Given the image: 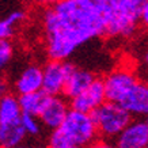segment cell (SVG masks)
Returning <instances> with one entry per match:
<instances>
[{"instance_id": "cell-1", "label": "cell", "mask_w": 148, "mask_h": 148, "mask_svg": "<svg viewBox=\"0 0 148 148\" xmlns=\"http://www.w3.org/2000/svg\"><path fill=\"white\" fill-rule=\"evenodd\" d=\"M46 53L50 60H67L82 45L105 36L106 22L101 14L76 0H60L42 16Z\"/></svg>"}, {"instance_id": "cell-2", "label": "cell", "mask_w": 148, "mask_h": 148, "mask_svg": "<svg viewBox=\"0 0 148 148\" xmlns=\"http://www.w3.org/2000/svg\"><path fill=\"white\" fill-rule=\"evenodd\" d=\"M98 136L90 113L69 109L61 125L52 130L49 136L50 148H80L94 143Z\"/></svg>"}, {"instance_id": "cell-3", "label": "cell", "mask_w": 148, "mask_h": 148, "mask_svg": "<svg viewBox=\"0 0 148 148\" xmlns=\"http://www.w3.org/2000/svg\"><path fill=\"white\" fill-rule=\"evenodd\" d=\"M90 116L94 121L97 130L105 139L114 140L120 132L132 121V114L117 102H105L90 112Z\"/></svg>"}, {"instance_id": "cell-4", "label": "cell", "mask_w": 148, "mask_h": 148, "mask_svg": "<svg viewBox=\"0 0 148 148\" xmlns=\"http://www.w3.org/2000/svg\"><path fill=\"white\" fill-rule=\"evenodd\" d=\"M75 67L76 65L65 60H50L42 69L41 90L48 95H61L68 75Z\"/></svg>"}, {"instance_id": "cell-5", "label": "cell", "mask_w": 148, "mask_h": 148, "mask_svg": "<svg viewBox=\"0 0 148 148\" xmlns=\"http://www.w3.org/2000/svg\"><path fill=\"white\" fill-rule=\"evenodd\" d=\"M105 101H106V97H105L103 80L95 77L84 91L71 98L69 106L72 110H76V112L90 113L98 106H101Z\"/></svg>"}, {"instance_id": "cell-6", "label": "cell", "mask_w": 148, "mask_h": 148, "mask_svg": "<svg viewBox=\"0 0 148 148\" xmlns=\"http://www.w3.org/2000/svg\"><path fill=\"white\" fill-rule=\"evenodd\" d=\"M136 82H137V77L126 69H118L109 73L103 79L106 101L118 103Z\"/></svg>"}, {"instance_id": "cell-7", "label": "cell", "mask_w": 148, "mask_h": 148, "mask_svg": "<svg viewBox=\"0 0 148 148\" xmlns=\"http://www.w3.org/2000/svg\"><path fill=\"white\" fill-rule=\"evenodd\" d=\"M118 148H145L148 147V125L145 121H130L114 137Z\"/></svg>"}, {"instance_id": "cell-8", "label": "cell", "mask_w": 148, "mask_h": 148, "mask_svg": "<svg viewBox=\"0 0 148 148\" xmlns=\"http://www.w3.org/2000/svg\"><path fill=\"white\" fill-rule=\"evenodd\" d=\"M68 112H69V106L61 95H49L45 106L38 114V120L41 125L53 130L61 125Z\"/></svg>"}, {"instance_id": "cell-9", "label": "cell", "mask_w": 148, "mask_h": 148, "mask_svg": "<svg viewBox=\"0 0 148 148\" xmlns=\"http://www.w3.org/2000/svg\"><path fill=\"white\" fill-rule=\"evenodd\" d=\"M118 103L132 116H148V83L137 80Z\"/></svg>"}, {"instance_id": "cell-10", "label": "cell", "mask_w": 148, "mask_h": 148, "mask_svg": "<svg viewBox=\"0 0 148 148\" xmlns=\"http://www.w3.org/2000/svg\"><path fill=\"white\" fill-rule=\"evenodd\" d=\"M95 79V76L87 69H80V68H73V71L68 75L65 84L63 88V94L67 98H73L77 94H80L82 91H84L91 82Z\"/></svg>"}, {"instance_id": "cell-11", "label": "cell", "mask_w": 148, "mask_h": 148, "mask_svg": "<svg viewBox=\"0 0 148 148\" xmlns=\"http://www.w3.org/2000/svg\"><path fill=\"white\" fill-rule=\"evenodd\" d=\"M42 87V68L38 65H27L15 80V91L21 94L33 92Z\"/></svg>"}, {"instance_id": "cell-12", "label": "cell", "mask_w": 148, "mask_h": 148, "mask_svg": "<svg viewBox=\"0 0 148 148\" xmlns=\"http://www.w3.org/2000/svg\"><path fill=\"white\" fill-rule=\"evenodd\" d=\"M27 135L25 133L21 120L11 124H0V147L15 148L25 141Z\"/></svg>"}, {"instance_id": "cell-13", "label": "cell", "mask_w": 148, "mask_h": 148, "mask_svg": "<svg viewBox=\"0 0 148 148\" xmlns=\"http://www.w3.org/2000/svg\"><path fill=\"white\" fill-rule=\"evenodd\" d=\"M48 98H49V95L46 92H44L42 90H37L33 92L21 94L18 97V101L22 113H27V114H33V116L38 117L42 108L45 106Z\"/></svg>"}, {"instance_id": "cell-14", "label": "cell", "mask_w": 148, "mask_h": 148, "mask_svg": "<svg viewBox=\"0 0 148 148\" xmlns=\"http://www.w3.org/2000/svg\"><path fill=\"white\" fill-rule=\"evenodd\" d=\"M21 114L22 110L15 95L7 92L0 98V124H11L19 121Z\"/></svg>"}, {"instance_id": "cell-15", "label": "cell", "mask_w": 148, "mask_h": 148, "mask_svg": "<svg viewBox=\"0 0 148 148\" xmlns=\"http://www.w3.org/2000/svg\"><path fill=\"white\" fill-rule=\"evenodd\" d=\"M76 1L86 8H90L95 12L101 14L105 18L106 25H108L109 19L113 16V14L116 12V10L121 0H76Z\"/></svg>"}, {"instance_id": "cell-16", "label": "cell", "mask_w": 148, "mask_h": 148, "mask_svg": "<svg viewBox=\"0 0 148 148\" xmlns=\"http://www.w3.org/2000/svg\"><path fill=\"white\" fill-rule=\"evenodd\" d=\"M25 19V12L22 10H15L10 12L5 18L0 19V40H10L14 36L15 27Z\"/></svg>"}, {"instance_id": "cell-17", "label": "cell", "mask_w": 148, "mask_h": 148, "mask_svg": "<svg viewBox=\"0 0 148 148\" xmlns=\"http://www.w3.org/2000/svg\"><path fill=\"white\" fill-rule=\"evenodd\" d=\"M21 125L27 136H40L41 133V122L37 116L22 113L21 114Z\"/></svg>"}, {"instance_id": "cell-18", "label": "cell", "mask_w": 148, "mask_h": 148, "mask_svg": "<svg viewBox=\"0 0 148 148\" xmlns=\"http://www.w3.org/2000/svg\"><path fill=\"white\" fill-rule=\"evenodd\" d=\"M14 54L12 44L8 40H0V72L10 64Z\"/></svg>"}, {"instance_id": "cell-19", "label": "cell", "mask_w": 148, "mask_h": 148, "mask_svg": "<svg viewBox=\"0 0 148 148\" xmlns=\"http://www.w3.org/2000/svg\"><path fill=\"white\" fill-rule=\"evenodd\" d=\"M140 22L143 23L144 26L148 27V0L144 1L143 7H141V14H140Z\"/></svg>"}, {"instance_id": "cell-20", "label": "cell", "mask_w": 148, "mask_h": 148, "mask_svg": "<svg viewBox=\"0 0 148 148\" xmlns=\"http://www.w3.org/2000/svg\"><path fill=\"white\" fill-rule=\"evenodd\" d=\"M8 82L5 80L3 76H0V98L8 92Z\"/></svg>"}, {"instance_id": "cell-21", "label": "cell", "mask_w": 148, "mask_h": 148, "mask_svg": "<svg viewBox=\"0 0 148 148\" xmlns=\"http://www.w3.org/2000/svg\"><path fill=\"white\" fill-rule=\"evenodd\" d=\"M41 4H46V5H53L56 3H58L60 0H38Z\"/></svg>"}, {"instance_id": "cell-22", "label": "cell", "mask_w": 148, "mask_h": 148, "mask_svg": "<svg viewBox=\"0 0 148 148\" xmlns=\"http://www.w3.org/2000/svg\"><path fill=\"white\" fill-rule=\"evenodd\" d=\"M144 121L147 122V125H148V116H145V120H144Z\"/></svg>"}]
</instances>
